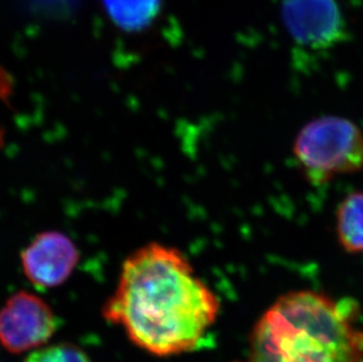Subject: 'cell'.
Instances as JSON below:
<instances>
[{"mask_svg":"<svg viewBox=\"0 0 363 362\" xmlns=\"http://www.w3.org/2000/svg\"><path fill=\"white\" fill-rule=\"evenodd\" d=\"M59 320L46 301L21 290L0 309V346L12 354L33 352L51 340Z\"/></svg>","mask_w":363,"mask_h":362,"instance_id":"5b68a950","label":"cell"},{"mask_svg":"<svg viewBox=\"0 0 363 362\" xmlns=\"http://www.w3.org/2000/svg\"><path fill=\"white\" fill-rule=\"evenodd\" d=\"M24 362H91L80 347L69 342H59L35 349Z\"/></svg>","mask_w":363,"mask_h":362,"instance_id":"9c48e42d","label":"cell"},{"mask_svg":"<svg viewBox=\"0 0 363 362\" xmlns=\"http://www.w3.org/2000/svg\"><path fill=\"white\" fill-rule=\"evenodd\" d=\"M355 304L311 290L279 297L257 322L253 362H363Z\"/></svg>","mask_w":363,"mask_h":362,"instance_id":"7a4b0ae2","label":"cell"},{"mask_svg":"<svg viewBox=\"0 0 363 362\" xmlns=\"http://www.w3.org/2000/svg\"><path fill=\"white\" fill-rule=\"evenodd\" d=\"M219 300L175 247L151 243L121 267L117 288L103 307L134 345L155 356L196 349L216 322Z\"/></svg>","mask_w":363,"mask_h":362,"instance_id":"6da1fadb","label":"cell"},{"mask_svg":"<svg viewBox=\"0 0 363 362\" xmlns=\"http://www.w3.org/2000/svg\"><path fill=\"white\" fill-rule=\"evenodd\" d=\"M21 266L31 284L55 288L69 280L80 259L69 236L58 231L39 233L21 252Z\"/></svg>","mask_w":363,"mask_h":362,"instance_id":"8992f818","label":"cell"},{"mask_svg":"<svg viewBox=\"0 0 363 362\" xmlns=\"http://www.w3.org/2000/svg\"><path fill=\"white\" fill-rule=\"evenodd\" d=\"M336 229L343 250L363 253V192H354L343 199L337 209Z\"/></svg>","mask_w":363,"mask_h":362,"instance_id":"52a82bcc","label":"cell"},{"mask_svg":"<svg viewBox=\"0 0 363 362\" xmlns=\"http://www.w3.org/2000/svg\"><path fill=\"white\" fill-rule=\"evenodd\" d=\"M280 14L295 46L323 52L347 39V21L337 0H280Z\"/></svg>","mask_w":363,"mask_h":362,"instance_id":"277c9868","label":"cell"},{"mask_svg":"<svg viewBox=\"0 0 363 362\" xmlns=\"http://www.w3.org/2000/svg\"><path fill=\"white\" fill-rule=\"evenodd\" d=\"M108 13L121 28L137 30L144 28L159 11L160 0H104Z\"/></svg>","mask_w":363,"mask_h":362,"instance_id":"ba28073f","label":"cell"},{"mask_svg":"<svg viewBox=\"0 0 363 362\" xmlns=\"http://www.w3.org/2000/svg\"><path fill=\"white\" fill-rule=\"evenodd\" d=\"M294 155L306 179L321 186L363 170V132L342 116L316 118L298 134Z\"/></svg>","mask_w":363,"mask_h":362,"instance_id":"3957f363","label":"cell"}]
</instances>
